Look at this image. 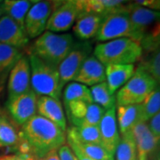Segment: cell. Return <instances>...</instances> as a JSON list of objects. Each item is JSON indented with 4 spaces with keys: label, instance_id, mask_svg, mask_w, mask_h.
<instances>
[{
    "label": "cell",
    "instance_id": "cell-1",
    "mask_svg": "<svg viewBox=\"0 0 160 160\" xmlns=\"http://www.w3.org/2000/svg\"><path fill=\"white\" fill-rule=\"evenodd\" d=\"M22 135L38 159L58 150L66 142L65 132L50 120L36 114L22 126Z\"/></svg>",
    "mask_w": 160,
    "mask_h": 160
},
{
    "label": "cell",
    "instance_id": "cell-2",
    "mask_svg": "<svg viewBox=\"0 0 160 160\" xmlns=\"http://www.w3.org/2000/svg\"><path fill=\"white\" fill-rule=\"evenodd\" d=\"M93 55L104 66L110 64H134L141 60L142 48L140 43L129 38H121L96 45Z\"/></svg>",
    "mask_w": 160,
    "mask_h": 160
},
{
    "label": "cell",
    "instance_id": "cell-3",
    "mask_svg": "<svg viewBox=\"0 0 160 160\" xmlns=\"http://www.w3.org/2000/svg\"><path fill=\"white\" fill-rule=\"evenodd\" d=\"M30 87L37 96H49L61 100L63 86L57 68L47 64L30 52Z\"/></svg>",
    "mask_w": 160,
    "mask_h": 160
},
{
    "label": "cell",
    "instance_id": "cell-4",
    "mask_svg": "<svg viewBox=\"0 0 160 160\" xmlns=\"http://www.w3.org/2000/svg\"><path fill=\"white\" fill-rule=\"evenodd\" d=\"M75 43L74 37L69 33L59 34L46 30L36 38L31 52L43 62L57 68Z\"/></svg>",
    "mask_w": 160,
    "mask_h": 160
},
{
    "label": "cell",
    "instance_id": "cell-5",
    "mask_svg": "<svg viewBox=\"0 0 160 160\" xmlns=\"http://www.w3.org/2000/svg\"><path fill=\"white\" fill-rule=\"evenodd\" d=\"M125 6L117 7L102 14V22L94 37L97 41L102 43L116 38H129L140 43V38L132 29Z\"/></svg>",
    "mask_w": 160,
    "mask_h": 160
},
{
    "label": "cell",
    "instance_id": "cell-6",
    "mask_svg": "<svg viewBox=\"0 0 160 160\" xmlns=\"http://www.w3.org/2000/svg\"><path fill=\"white\" fill-rule=\"evenodd\" d=\"M158 86V84L152 77L138 67L131 78L117 92V106L141 104Z\"/></svg>",
    "mask_w": 160,
    "mask_h": 160
},
{
    "label": "cell",
    "instance_id": "cell-7",
    "mask_svg": "<svg viewBox=\"0 0 160 160\" xmlns=\"http://www.w3.org/2000/svg\"><path fill=\"white\" fill-rule=\"evenodd\" d=\"M92 46L88 41L76 42L71 50L57 67L61 84L64 87L73 81L82 64L92 54Z\"/></svg>",
    "mask_w": 160,
    "mask_h": 160
},
{
    "label": "cell",
    "instance_id": "cell-8",
    "mask_svg": "<svg viewBox=\"0 0 160 160\" xmlns=\"http://www.w3.org/2000/svg\"><path fill=\"white\" fill-rule=\"evenodd\" d=\"M52 11L50 0H42L31 6L24 22V29L29 38H37L46 31Z\"/></svg>",
    "mask_w": 160,
    "mask_h": 160
},
{
    "label": "cell",
    "instance_id": "cell-9",
    "mask_svg": "<svg viewBox=\"0 0 160 160\" xmlns=\"http://www.w3.org/2000/svg\"><path fill=\"white\" fill-rule=\"evenodd\" d=\"M38 96L32 90L18 95L7 101V109L15 121V123L23 126L27 121L37 114Z\"/></svg>",
    "mask_w": 160,
    "mask_h": 160
},
{
    "label": "cell",
    "instance_id": "cell-10",
    "mask_svg": "<svg viewBox=\"0 0 160 160\" xmlns=\"http://www.w3.org/2000/svg\"><path fill=\"white\" fill-rule=\"evenodd\" d=\"M31 90L29 58L22 56L10 69L7 91L8 100Z\"/></svg>",
    "mask_w": 160,
    "mask_h": 160
},
{
    "label": "cell",
    "instance_id": "cell-11",
    "mask_svg": "<svg viewBox=\"0 0 160 160\" xmlns=\"http://www.w3.org/2000/svg\"><path fill=\"white\" fill-rule=\"evenodd\" d=\"M128 13L132 29L140 38V42L143 36L147 33V29L153 23L158 22L159 12L152 10L144 6L132 3L125 6Z\"/></svg>",
    "mask_w": 160,
    "mask_h": 160
},
{
    "label": "cell",
    "instance_id": "cell-12",
    "mask_svg": "<svg viewBox=\"0 0 160 160\" xmlns=\"http://www.w3.org/2000/svg\"><path fill=\"white\" fill-rule=\"evenodd\" d=\"M99 130L102 145L109 153L114 155L121 137L117 123L115 108L105 110L102 118L99 124Z\"/></svg>",
    "mask_w": 160,
    "mask_h": 160
},
{
    "label": "cell",
    "instance_id": "cell-13",
    "mask_svg": "<svg viewBox=\"0 0 160 160\" xmlns=\"http://www.w3.org/2000/svg\"><path fill=\"white\" fill-rule=\"evenodd\" d=\"M29 41L25 29L16 22L5 14L0 18V43L22 50L28 46Z\"/></svg>",
    "mask_w": 160,
    "mask_h": 160
},
{
    "label": "cell",
    "instance_id": "cell-14",
    "mask_svg": "<svg viewBox=\"0 0 160 160\" xmlns=\"http://www.w3.org/2000/svg\"><path fill=\"white\" fill-rule=\"evenodd\" d=\"M78 14L79 12L77 8L66 2L52 11L46 30L53 33L66 32L73 27Z\"/></svg>",
    "mask_w": 160,
    "mask_h": 160
},
{
    "label": "cell",
    "instance_id": "cell-15",
    "mask_svg": "<svg viewBox=\"0 0 160 160\" xmlns=\"http://www.w3.org/2000/svg\"><path fill=\"white\" fill-rule=\"evenodd\" d=\"M37 112L38 115L54 123L62 131L67 130V119L60 100L49 96H38Z\"/></svg>",
    "mask_w": 160,
    "mask_h": 160
},
{
    "label": "cell",
    "instance_id": "cell-16",
    "mask_svg": "<svg viewBox=\"0 0 160 160\" xmlns=\"http://www.w3.org/2000/svg\"><path fill=\"white\" fill-rule=\"evenodd\" d=\"M105 80V66L93 54H91L82 64L73 81L86 86H92Z\"/></svg>",
    "mask_w": 160,
    "mask_h": 160
},
{
    "label": "cell",
    "instance_id": "cell-17",
    "mask_svg": "<svg viewBox=\"0 0 160 160\" xmlns=\"http://www.w3.org/2000/svg\"><path fill=\"white\" fill-rule=\"evenodd\" d=\"M132 132L136 143L137 160H149L159 141L153 136L145 122L138 123Z\"/></svg>",
    "mask_w": 160,
    "mask_h": 160
},
{
    "label": "cell",
    "instance_id": "cell-18",
    "mask_svg": "<svg viewBox=\"0 0 160 160\" xmlns=\"http://www.w3.org/2000/svg\"><path fill=\"white\" fill-rule=\"evenodd\" d=\"M102 14L94 12L79 13L73 25L75 36L81 41H88L94 38L102 22Z\"/></svg>",
    "mask_w": 160,
    "mask_h": 160
},
{
    "label": "cell",
    "instance_id": "cell-19",
    "mask_svg": "<svg viewBox=\"0 0 160 160\" xmlns=\"http://www.w3.org/2000/svg\"><path fill=\"white\" fill-rule=\"evenodd\" d=\"M135 71L133 64H110L105 66L106 84L111 93L115 94L131 78Z\"/></svg>",
    "mask_w": 160,
    "mask_h": 160
},
{
    "label": "cell",
    "instance_id": "cell-20",
    "mask_svg": "<svg viewBox=\"0 0 160 160\" xmlns=\"http://www.w3.org/2000/svg\"><path fill=\"white\" fill-rule=\"evenodd\" d=\"M116 118L121 135L130 132L138 123L142 122L141 104L118 106Z\"/></svg>",
    "mask_w": 160,
    "mask_h": 160
},
{
    "label": "cell",
    "instance_id": "cell-21",
    "mask_svg": "<svg viewBox=\"0 0 160 160\" xmlns=\"http://www.w3.org/2000/svg\"><path fill=\"white\" fill-rule=\"evenodd\" d=\"M1 4L4 14L12 19L24 29L25 18L33 4L29 0H4Z\"/></svg>",
    "mask_w": 160,
    "mask_h": 160
},
{
    "label": "cell",
    "instance_id": "cell-22",
    "mask_svg": "<svg viewBox=\"0 0 160 160\" xmlns=\"http://www.w3.org/2000/svg\"><path fill=\"white\" fill-rule=\"evenodd\" d=\"M67 135L73 139L77 145L79 147L82 152L87 157L95 160H115L114 155L109 153L107 149L100 144H91V143L81 142L75 133L73 126L69 127L67 131Z\"/></svg>",
    "mask_w": 160,
    "mask_h": 160
},
{
    "label": "cell",
    "instance_id": "cell-23",
    "mask_svg": "<svg viewBox=\"0 0 160 160\" xmlns=\"http://www.w3.org/2000/svg\"><path fill=\"white\" fill-rule=\"evenodd\" d=\"M90 92L92 102L99 105L103 109L108 110L115 108L116 96L115 94L110 92L105 81L91 86Z\"/></svg>",
    "mask_w": 160,
    "mask_h": 160
},
{
    "label": "cell",
    "instance_id": "cell-24",
    "mask_svg": "<svg viewBox=\"0 0 160 160\" xmlns=\"http://www.w3.org/2000/svg\"><path fill=\"white\" fill-rule=\"evenodd\" d=\"M120 141L114 154L115 160H137L136 143L132 132L120 135Z\"/></svg>",
    "mask_w": 160,
    "mask_h": 160
},
{
    "label": "cell",
    "instance_id": "cell-25",
    "mask_svg": "<svg viewBox=\"0 0 160 160\" xmlns=\"http://www.w3.org/2000/svg\"><path fill=\"white\" fill-rule=\"evenodd\" d=\"M14 126L3 117L0 123V148L17 150L18 145L21 142V137Z\"/></svg>",
    "mask_w": 160,
    "mask_h": 160
},
{
    "label": "cell",
    "instance_id": "cell-26",
    "mask_svg": "<svg viewBox=\"0 0 160 160\" xmlns=\"http://www.w3.org/2000/svg\"><path fill=\"white\" fill-rule=\"evenodd\" d=\"M62 93L64 104L74 101L92 102L90 88L78 82H69L67 84Z\"/></svg>",
    "mask_w": 160,
    "mask_h": 160
},
{
    "label": "cell",
    "instance_id": "cell-27",
    "mask_svg": "<svg viewBox=\"0 0 160 160\" xmlns=\"http://www.w3.org/2000/svg\"><path fill=\"white\" fill-rule=\"evenodd\" d=\"M22 56V50L0 43V74L10 70Z\"/></svg>",
    "mask_w": 160,
    "mask_h": 160
},
{
    "label": "cell",
    "instance_id": "cell-28",
    "mask_svg": "<svg viewBox=\"0 0 160 160\" xmlns=\"http://www.w3.org/2000/svg\"><path fill=\"white\" fill-rule=\"evenodd\" d=\"M90 103L84 101H74L64 104L66 114L73 126L78 127L82 125Z\"/></svg>",
    "mask_w": 160,
    "mask_h": 160
},
{
    "label": "cell",
    "instance_id": "cell-29",
    "mask_svg": "<svg viewBox=\"0 0 160 160\" xmlns=\"http://www.w3.org/2000/svg\"><path fill=\"white\" fill-rule=\"evenodd\" d=\"M142 108V122L147 123V121L153 116L159 113L160 110V91L159 86H158L154 91L150 92L148 97L145 99L142 103H141Z\"/></svg>",
    "mask_w": 160,
    "mask_h": 160
},
{
    "label": "cell",
    "instance_id": "cell-30",
    "mask_svg": "<svg viewBox=\"0 0 160 160\" xmlns=\"http://www.w3.org/2000/svg\"><path fill=\"white\" fill-rule=\"evenodd\" d=\"M73 128L77 137L81 142L102 145L99 126L83 125L78 127L73 126Z\"/></svg>",
    "mask_w": 160,
    "mask_h": 160
},
{
    "label": "cell",
    "instance_id": "cell-31",
    "mask_svg": "<svg viewBox=\"0 0 160 160\" xmlns=\"http://www.w3.org/2000/svg\"><path fill=\"white\" fill-rule=\"evenodd\" d=\"M139 68L142 69L145 72L152 77L158 84L160 81V52L159 49L152 52L148 58L143 61L139 66Z\"/></svg>",
    "mask_w": 160,
    "mask_h": 160
},
{
    "label": "cell",
    "instance_id": "cell-32",
    "mask_svg": "<svg viewBox=\"0 0 160 160\" xmlns=\"http://www.w3.org/2000/svg\"><path fill=\"white\" fill-rule=\"evenodd\" d=\"M128 1L129 0H90L88 12L104 14L108 11L124 6V4Z\"/></svg>",
    "mask_w": 160,
    "mask_h": 160
},
{
    "label": "cell",
    "instance_id": "cell-33",
    "mask_svg": "<svg viewBox=\"0 0 160 160\" xmlns=\"http://www.w3.org/2000/svg\"><path fill=\"white\" fill-rule=\"evenodd\" d=\"M104 112H105V109H103L102 107H100L99 105L95 104L94 102H91L88 106L86 118L81 126H83V125L99 126L101 120L102 118Z\"/></svg>",
    "mask_w": 160,
    "mask_h": 160
},
{
    "label": "cell",
    "instance_id": "cell-34",
    "mask_svg": "<svg viewBox=\"0 0 160 160\" xmlns=\"http://www.w3.org/2000/svg\"><path fill=\"white\" fill-rule=\"evenodd\" d=\"M147 126L149 130L153 134L156 139L159 141L160 139V113H158L153 116L151 118L147 121Z\"/></svg>",
    "mask_w": 160,
    "mask_h": 160
},
{
    "label": "cell",
    "instance_id": "cell-35",
    "mask_svg": "<svg viewBox=\"0 0 160 160\" xmlns=\"http://www.w3.org/2000/svg\"><path fill=\"white\" fill-rule=\"evenodd\" d=\"M0 160H38L32 153L16 152L13 154L0 155Z\"/></svg>",
    "mask_w": 160,
    "mask_h": 160
},
{
    "label": "cell",
    "instance_id": "cell-36",
    "mask_svg": "<svg viewBox=\"0 0 160 160\" xmlns=\"http://www.w3.org/2000/svg\"><path fill=\"white\" fill-rule=\"evenodd\" d=\"M66 141H67L68 145L69 146V148L71 149V150L73 151V153L75 154V156H76V158H77L78 160H95L92 159V158H89L86 155L84 154L82 152V150L79 149V147L77 145V143L73 141L72 138H70L68 135H66Z\"/></svg>",
    "mask_w": 160,
    "mask_h": 160
},
{
    "label": "cell",
    "instance_id": "cell-37",
    "mask_svg": "<svg viewBox=\"0 0 160 160\" xmlns=\"http://www.w3.org/2000/svg\"><path fill=\"white\" fill-rule=\"evenodd\" d=\"M57 154L60 160H78L73 151L66 143L59 148L57 150Z\"/></svg>",
    "mask_w": 160,
    "mask_h": 160
},
{
    "label": "cell",
    "instance_id": "cell-38",
    "mask_svg": "<svg viewBox=\"0 0 160 160\" xmlns=\"http://www.w3.org/2000/svg\"><path fill=\"white\" fill-rule=\"evenodd\" d=\"M65 2H68L74 6L79 13L83 12H89V2L90 0H65Z\"/></svg>",
    "mask_w": 160,
    "mask_h": 160
},
{
    "label": "cell",
    "instance_id": "cell-39",
    "mask_svg": "<svg viewBox=\"0 0 160 160\" xmlns=\"http://www.w3.org/2000/svg\"><path fill=\"white\" fill-rule=\"evenodd\" d=\"M135 4L144 6L152 10L158 11L160 7V0H134Z\"/></svg>",
    "mask_w": 160,
    "mask_h": 160
},
{
    "label": "cell",
    "instance_id": "cell-40",
    "mask_svg": "<svg viewBox=\"0 0 160 160\" xmlns=\"http://www.w3.org/2000/svg\"><path fill=\"white\" fill-rule=\"evenodd\" d=\"M40 160H60L59 157L57 154V150H53L49 152L48 154L45 156L43 158H41Z\"/></svg>",
    "mask_w": 160,
    "mask_h": 160
},
{
    "label": "cell",
    "instance_id": "cell-41",
    "mask_svg": "<svg viewBox=\"0 0 160 160\" xmlns=\"http://www.w3.org/2000/svg\"><path fill=\"white\" fill-rule=\"evenodd\" d=\"M50 1H51L52 5L53 10H55L56 8H58L59 6H61L62 5H63L64 3H66L65 0H50Z\"/></svg>",
    "mask_w": 160,
    "mask_h": 160
},
{
    "label": "cell",
    "instance_id": "cell-42",
    "mask_svg": "<svg viewBox=\"0 0 160 160\" xmlns=\"http://www.w3.org/2000/svg\"><path fill=\"white\" fill-rule=\"evenodd\" d=\"M4 15V10H3V7H2V4L0 3V18Z\"/></svg>",
    "mask_w": 160,
    "mask_h": 160
},
{
    "label": "cell",
    "instance_id": "cell-43",
    "mask_svg": "<svg viewBox=\"0 0 160 160\" xmlns=\"http://www.w3.org/2000/svg\"><path fill=\"white\" fill-rule=\"evenodd\" d=\"M32 4H35V3H38V2H40V1H42V0H29Z\"/></svg>",
    "mask_w": 160,
    "mask_h": 160
},
{
    "label": "cell",
    "instance_id": "cell-44",
    "mask_svg": "<svg viewBox=\"0 0 160 160\" xmlns=\"http://www.w3.org/2000/svg\"><path fill=\"white\" fill-rule=\"evenodd\" d=\"M2 118H3V116H0V123H1V121H2Z\"/></svg>",
    "mask_w": 160,
    "mask_h": 160
},
{
    "label": "cell",
    "instance_id": "cell-45",
    "mask_svg": "<svg viewBox=\"0 0 160 160\" xmlns=\"http://www.w3.org/2000/svg\"><path fill=\"white\" fill-rule=\"evenodd\" d=\"M3 1H4V0H0V3H2Z\"/></svg>",
    "mask_w": 160,
    "mask_h": 160
},
{
    "label": "cell",
    "instance_id": "cell-46",
    "mask_svg": "<svg viewBox=\"0 0 160 160\" xmlns=\"http://www.w3.org/2000/svg\"><path fill=\"white\" fill-rule=\"evenodd\" d=\"M38 160H40V159H38Z\"/></svg>",
    "mask_w": 160,
    "mask_h": 160
}]
</instances>
